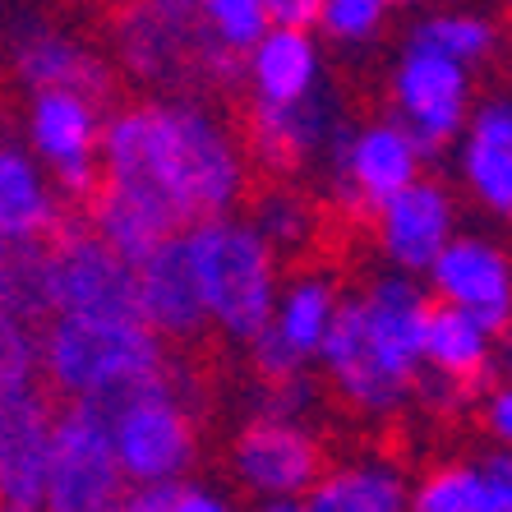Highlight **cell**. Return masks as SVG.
<instances>
[{
  "mask_svg": "<svg viewBox=\"0 0 512 512\" xmlns=\"http://www.w3.org/2000/svg\"><path fill=\"white\" fill-rule=\"evenodd\" d=\"M102 180L157 203L176 227L240 208L250 153L199 97H143L102 120Z\"/></svg>",
  "mask_w": 512,
  "mask_h": 512,
  "instance_id": "6da1fadb",
  "label": "cell"
},
{
  "mask_svg": "<svg viewBox=\"0 0 512 512\" xmlns=\"http://www.w3.org/2000/svg\"><path fill=\"white\" fill-rule=\"evenodd\" d=\"M425 314L429 291L411 273H388L342 296L337 319L323 337L319 365L337 402L365 420L397 416L425 374Z\"/></svg>",
  "mask_w": 512,
  "mask_h": 512,
  "instance_id": "7a4b0ae2",
  "label": "cell"
},
{
  "mask_svg": "<svg viewBox=\"0 0 512 512\" xmlns=\"http://www.w3.org/2000/svg\"><path fill=\"white\" fill-rule=\"evenodd\" d=\"M37 360L51 393L102 411L180 374L167 342L139 314H47V333H37Z\"/></svg>",
  "mask_w": 512,
  "mask_h": 512,
  "instance_id": "3957f363",
  "label": "cell"
},
{
  "mask_svg": "<svg viewBox=\"0 0 512 512\" xmlns=\"http://www.w3.org/2000/svg\"><path fill=\"white\" fill-rule=\"evenodd\" d=\"M180 250L194 268L208 328L245 346L273 314L277 286H282V254L236 208L180 227Z\"/></svg>",
  "mask_w": 512,
  "mask_h": 512,
  "instance_id": "277c9868",
  "label": "cell"
},
{
  "mask_svg": "<svg viewBox=\"0 0 512 512\" xmlns=\"http://www.w3.org/2000/svg\"><path fill=\"white\" fill-rule=\"evenodd\" d=\"M111 51L134 84L176 93V88H231L240 79V56L217 51L199 33L194 5L180 0H125L111 19Z\"/></svg>",
  "mask_w": 512,
  "mask_h": 512,
  "instance_id": "5b68a950",
  "label": "cell"
},
{
  "mask_svg": "<svg viewBox=\"0 0 512 512\" xmlns=\"http://www.w3.org/2000/svg\"><path fill=\"white\" fill-rule=\"evenodd\" d=\"M107 420L130 489L194 471L199 462V416H194L180 374L120 397L116 406H107Z\"/></svg>",
  "mask_w": 512,
  "mask_h": 512,
  "instance_id": "8992f818",
  "label": "cell"
},
{
  "mask_svg": "<svg viewBox=\"0 0 512 512\" xmlns=\"http://www.w3.org/2000/svg\"><path fill=\"white\" fill-rule=\"evenodd\" d=\"M125 471H120L111 420L102 406L70 402L56 411L47 462V508L56 512H111L125 503Z\"/></svg>",
  "mask_w": 512,
  "mask_h": 512,
  "instance_id": "52a82bcc",
  "label": "cell"
},
{
  "mask_svg": "<svg viewBox=\"0 0 512 512\" xmlns=\"http://www.w3.org/2000/svg\"><path fill=\"white\" fill-rule=\"evenodd\" d=\"M231 480L259 508L296 512L323 471V443L310 420L291 416H254L231 443Z\"/></svg>",
  "mask_w": 512,
  "mask_h": 512,
  "instance_id": "ba28073f",
  "label": "cell"
},
{
  "mask_svg": "<svg viewBox=\"0 0 512 512\" xmlns=\"http://www.w3.org/2000/svg\"><path fill=\"white\" fill-rule=\"evenodd\" d=\"M102 102L74 88H37L28 93L24 143L47 167L60 199H93L102 180Z\"/></svg>",
  "mask_w": 512,
  "mask_h": 512,
  "instance_id": "9c48e42d",
  "label": "cell"
},
{
  "mask_svg": "<svg viewBox=\"0 0 512 512\" xmlns=\"http://www.w3.org/2000/svg\"><path fill=\"white\" fill-rule=\"evenodd\" d=\"M425 157L429 153L411 139L402 120L379 116L365 120V125H346L342 143L333 148V157L323 167H328L333 199L346 213L370 217L388 194H397L425 171Z\"/></svg>",
  "mask_w": 512,
  "mask_h": 512,
  "instance_id": "30bf717a",
  "label": "cell"
},
{
  "mask_svg": "<svg viewBox=\"0 0 512 512\" xmlns=\"http://www.w3.org/2000/svg\"><path fill=\"white\" fill-rule=\"evenodd\" d=\"M346 134V107L328 84L296 102H250L245 153L273 176H300L323 167Z\"/></svg>",
  "mask_w": 512,
  "mask_h": 512,
  "instance_id": "8fae6325",
  "label": "cell"
},
{
  "mask_svg": "<svg viewBox=\"0 0 512 512\" xmlns=\"http://www.w3.org/2000/svg\"><path fill=\"white\" fill-rule=\"evenodd\" d=\"M337 305H342V286L333 273H296L277 286L273 314L259 333L250 337V365L259 379H282V374H300L319 365L323 337L337 319Z\"/></svg>",
  "mask_w": 512,
  "mask_h": 512,
  "instance_id": "7c38bea8",
  "label": "cell"
},
{
  "mask_svg": "<svg viewBox=\"0 0 512 512\" xmlns=\"http://www.w3.org/2000/svg\"><path fill=\"white\" fill-rule=\"evenodd\" d=\"M388 93H393V116L411 130V139L429 157L453 148V139L462 134L466 116L476 107L471 65H457L439 51L420 47H402L393 79H388Z\"/></svg>",
  "mask_w": 512,
  "mask_h": 512,
  "instance_id": "4fadbf2b",
  "label": "cell"
},
{
  "mask_svg": "<svg viewBox=\"0 0 512 512\" xmlns=\"http://www.w3.org/2000/svg\"><path fill=\"white\" fill-rule=\"evenodd\" d=\"M51 314H139L134 263L93 227L60 222L51 236Z\"/></svg>",
  "mask_w": 512,
  "mask_h": 512,
  "instance_id": "5bb4252c",
  "label": "cell"
},
{
  "mask_svg": "<svg viewBox=\"0 0 512 512\" xmlns=\"http://www.w3.org/2000/svg\"><path fill=\"white\" fill-rule=\"evenodd\" d=\"M420 356H425V374H420L416 393H425L439 411H462L476 402L480 383L499 360V333L485 328L476 314L429 300Z\"/></svg>",
  "mask_w": 512,
  "mask_h": 512,
  "instance_id": "9a60e30c",
  "label": "cell"
},
{
  "mask_svg": "<svg viewBox=\"0 0 512 512\" xmlns=\"http://www.w3.org/2000/svg\"><path fill=\"white\" fill-rule=\"evenodd\" d=\"M5 60H10V74L28 93L37 88H74V93H88L97 102L111 97V74L107 56L97 47H88L79 33L51 24V19H37V14H19L5 37Z\"/></svg>",
  "mask_w": 512,
  "mask_h": 512,
  "instance_id": "2e32d148",
  "label": "cell"
},
{
  "mask_svg": "<svg viewBox=\"0 0 512 512\" xmlns=\"http://www.w3.org/2000/svg\"><path fill=\"white\" fill-rule=\"evenodd\" d=\"M425 291L439 305L476 314L485 328H512V254L489 236H453L425 268Z\"/></svg>",
  "mask_w": 512,
  "mask_h": 512,
  "instance_id": "e0dca14e",
  "label": "cell"
},
{
  "mask_svg": "<svg viewBox=\"0 0 512 512\" xmlns=\"http://www.w3.org/2000/svg\"><path fill=\"white\" fill-rule=\"evenodd\" d=\"M370 227H374V250L383 254L388 268L425 277L434 254L457 236V199L448 194V185H439V180H429L420 171L411 185H402L374 208Z\"/></svg>",
  "mask_w": 512,
  "mask_h": 512,
  "instance_id": "ac0fdd59",
  "label": "cell"
},
{
  "mask_svg": "<svg viewBox=\"0 0 512 512\" xmlns=\"http://www.w3.org/2000/svg\"><path fill=\"white\" fill-rule=\"evenodd\" d=\"M56 411L37 388L0 402V508H47V462Z\"/></svg>",
  "mask_w": 512,
  "mask_h": 512,
  "instance_id": "d6986e66",
  "label": "cell"
},
{
  "mask_svg": "<svg viewBox=\"0 0 512 512\" xmlns=\"http://www.w3.org/2000/svg\"><path fill=\"white\" fill-rule=\"evenodd\" d=\"M134 305L162 342H199L208 333V310H203L190 259L180 250V236L134 259Z\"/></svg>",
  "mask_w": 512,
  "mask_h": 512,
  "instance_id": "ffe728a7",
  "label": "cell"
},
{
  "mask_svg": "<svg viewBox=\"0 0 512 512\" xmlns=\"http://www.w3.org/2000/svg\"><path fill=\"white\" fill-rule=\"evenodd\" d=\"M457 148V176L489 217L512 222V97H485L471 107Z\"/></svg>",
  "mask_w": 512,
  "mask_h": 512,
  "instance_id": "44dd1931",
  "label": "cell"
},
{
  "mask_svg": "<svg viewBox=\"0 0 512 512\" xmlns=\"http://www.w3.org/2000/svg\"><path fill=\"white\" fill-rule=\"evenodd\" d=\"M240 79L250 102H296L323 84V37L310 24H273L245 51Z\"/></svg>",
  "mask_w": 512,
  "mask_h": 512,
  "instance_id": "7402d4cb",
  "label": "cell"
},
{
  "mask_svg": "<svg viewBox=\"0 0 512 512\" xmlns=\"http://www.w3.org/2000/svg\"><path fill=\"white\" fill-rule=\"evenodd\" d=\"M65 199L28 143L0 139V231L10 236H56Z\"/></svg>",
  "mask_w": 512,
  "mask_h": 512,
  "instance_id": "603a6c76",
  "label": "cell"
},
{
  "mask_svg": "<svg viewBox=\"0 0 512 512\" xmlns=\"http://www.w3.org/2000/svg\"><path fill=\"white\" fill-rule=\"evenodd\" d=\"M314 512H402L411 508V476L393 457H356V462L323 466L305 494Z\"/></svg>",
  "mask_w": 512,
  "mask_h": 512,
  "instance_id": "cb8c5ba5",
  "label": "cell"
},
{
  "mask_svg": "<svg viewBox=\"0 0 512 512\" xmlns=\"http://www.w3.org/2000/svg\"><path fill=\"white\" fill-rule=\"evenodd\" d=\"M88 227L130 263L143 259L148 250H157L162 240L180 236V227L157 203H148L143 194L125 190V185H111V180H97L93 199H88Z\"/></svg>",
  "mask_w": 512,
  "mask_h": 512,
  "instance_id": "d4e9b609",
  "label": "cell"
},
{
  "mask_svg": "<svg viewBox=\"0 0 512 512\" xmlns=\"http://www.w3.org/2000/svg\"><path fill=\"white\" fill-rule=\"evenodd\" d=\"M0 305L37 323L51 314V236L0 231Z\"/></svg>",
  "mask_w": 512,
  "mask_h": 512,
  "instance_id": "484cf974",
  "label": "cell"
},
{
  "mask_svg": "<svg viewBox=\"0 0 512 512\" xmlns=\"http://www.w3.org/2000/svg\"><path fill=\"white\" fill-rule=\"evenodd\" d=\"M406 47L439 51V56L457 60V65H480V60L499 51V28H494L489 14L476 10H429L411 24Z\"/></svg>",
  "mask_w": 512,
  "mask_h": 512,
  "instance_id": "4316f807",
  "label": "cell"
},
{
  "mask_svg": "<svg viewBox=\"0 0 512 512\" xmlns=\"http://www.w3.org/2000/svg\"><path fill=\"white\" fill-rule=\"evenodd\" d=\"M250 222L263 231V240L277 254H300L319 236V203L296 185H268V190L254 194Z\"/></svg>",
  "mask_w": 512,
  "mask_h": 512,
  "instance_id": "83f0119b",
  "label": "cell"
},
{
  "mask_svg": "<svg viewBox=\"0 0 512 512\" xmlns=\"http://www.w3.org/2000/svg\"><path fill=\"white\" fill-rule=\"evenodd\" d=\"M194 19H199V33L208 37L217 51L240 56V60L273 28L268 0H194Z\"/></svg>",
  "mask_w": 512,
  "mask_h": 512,
  "instance_id": "f1b7e54d",
  "label": "cell"
},
{
  "mask_svg": "<svg viewBox=\"0 0 512 512\" xmlns=\"http://www.w3.org/2000/svg\"><path fill=\"white\" fill-rule=\"evenodd\" d=\"M388 14H393L388 0H319L314 33H319L328 47L360 51V47H370V42L383 37Z\"/></svg>",
  "mask_w": 512,
  "mask_h": 512,
  "instance_id": "f546056e",
  "label": "cell"
},
{
  "mask_svg": "<svg viewBox=\"0 0 512 512\" xmlns=\"http://www.w3.org/2000/svg\"><path fill=\"white\" fill-rule=\"evenodd\" d=\"M120 508L134 512H227L231 499L213 480L194 476V471H180V476L153 480V485H134L125 489V503Z\"/></svg>",
  "mask_w": 512,
  "mask_h": 512,
  "instance_id": "4dcf8cb0",
  "label": "cell"
},
{
  "mask_svg": "<svg viewBox=\"0 0 512 512\" xmlns=\"http://www.w3.org/2000/svg\"><path fill=\"white\" fill-rule=\"evenodd\" d=\"M42 379L37 360V319L0 305V402L14 393H28Z\"/></svg>",
  "mask_w": 512,
  "mask_h": 512,
  "instance_id": "1f68e13d",
  "label": "cell"
},
{
  "mask_svg": "<svg viewBox=\"0 0 512 512\" xmlns=\"http://www.w3.org/2000/svg\"><path fill=\"white\" fill-rule=\"evenodd\" d=\"M411 508L420 512H485L476 462H443L411 485Z\"/></svg>",
  "mask_w": 512,
  "mask_h": 512,
  "instance_id": "d6a6232c",
  "label": "cell"
},
{
  "mask_svg": "<svg viewBox=\"0 0 512 512\" xmlns=\"http://www.w3.org/2000/svg\"><path fill=\"white\" fill-rule=\"evenodd\" d=\"M314 406H319V388H314V379H305V370H300V374H282V379H263L259 411H254V416L310 420Z\"/></svg>",
  "mask_w": 512,
  "mask_h": 512,
  "instance_id": "836d02e7",
  "label": "cell"
},
{
  "mask_svg": "<svg viewBox=\"0 0 512 512\" xmlns=\"http://www.w3.org/2000/svg\"><path fill=\"white\" fill-rule=\"evenodd\" d=\"M480 489H485V512H512V448L494 443L476 457Z\"/></svg>",
  "mask_w": 512,
  "mask_h": 512,
  "instance_id": "e575fe53",
  "label": "cell"
},
{
  "mask_svg": "<svg viewBox=\"0 0 512 512\" xmlns=\"http://www.w3.org/2000/svg\"><path fill=\"white\" fill-rule=\"evenodd\" d=\"M476 406H480V425H485L489 439L503 443V448H512V379L494 383Z\"/></svg>",
  "mask_w": 512,
  "mask_h": 512,
  "instance_id": "d590c367",
  "label": "cell"
},
{
  "mask_svg": "<svg viewBox=\"0 0 512 512\" xmlns=\"http://www.w3.org/2000/svg\"><path fill=\"white\" fill-rule=\"evenodd\" d=\"M268 14H273V24H310L314 28L319 0H268Z\"/></svg>",
  "mask_w": 512,
  "mask_h": 512,
  "instance_id": "8d00e7d4",
  "label": "cell"
},
{
  "mask_svg": "<svg viewBox=\"0 0 512 512\" xmlns=\"http://www.w3.org/2000/svg\"><path fill=\"white\" fill-rule=\"evenodd\" d=\"M494 365H503V379H512V328H508V342L499 346V360Z\"/></svg>",
  "mask_w": 512,
  "mask_h": 512,
  "instance_id": "74e56055",
  "label": "cell"
},
{
  "mask_svg": "<svg viewBox=\"0 0 512 512\" xmlns=\"http://www.w3.org/2000/svg\"><path fill=\"white\" fill-rule=\"evenodd\" d=\"M388 5H393V10H420L425 0H388Z\"/></svg>",
  "mask_w": 512,
  "mask_h": 512,
  "instance_id": "f35d334b",
  "label": "cell"
},
{
  "mask_svg": "<svg viewBox=\"0 0 512 512\" xmlns=\"http://www.w3.org/2000/svg\"><path fill=\"white\" fill-rule=\"evenodd\" d=\"M180 5H194V0H180Z\"/></svg>",
  "mask_w": 512,
  "mask_h": 512,
  "instance_id": "ab89813d",
  "label": "cell"
},
{
  "mask_svg": "<svg viewBox=\"0 0 512 512\" xmlns=\"http://www.w3.org/2000/svg\"><path fill=\"white\" fill-rule=\"evenodd\" d=\"M508 5H512V0H508Z\"/></svg>",
  "mask_w": 512,
  "mask_h": 512,
  "instance_id": "60d3db41",
  "label": "cell"
}]
</instances>
